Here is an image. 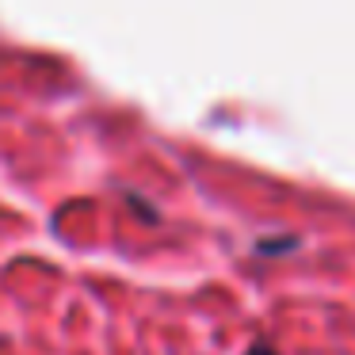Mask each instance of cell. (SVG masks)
<instances>
[{
  "instance_id": "cell-1",
  "label": "cell",
  "mask_w": 355,
  "mask_h": 355,
  "mask_svg": "<svg viewBox=\"0 0 355 355\" xmlns=\"http://www.w3.org/2000/svg\"><path fill=\"white\" fill-rule=\"evenodd\" d=\"M283 248H294V237H286V241H260L256 252H283Z\"/></svg>"
},
{
  "instance_id": "cell-2",
  "label": "cell",
  "mask_w": 355,
  "mask_h": 355,
  "mask_svg": "<svg viewBox=\"0 0 355 355\" xmlns=\"http://www.w3.org/2000/svg\"><path fill=\"white\" fill-rule=\"evenodd\" d=\"M245 355H279V352H275V344H268V340H256Z\"/></svg>"
}]
</instances>
